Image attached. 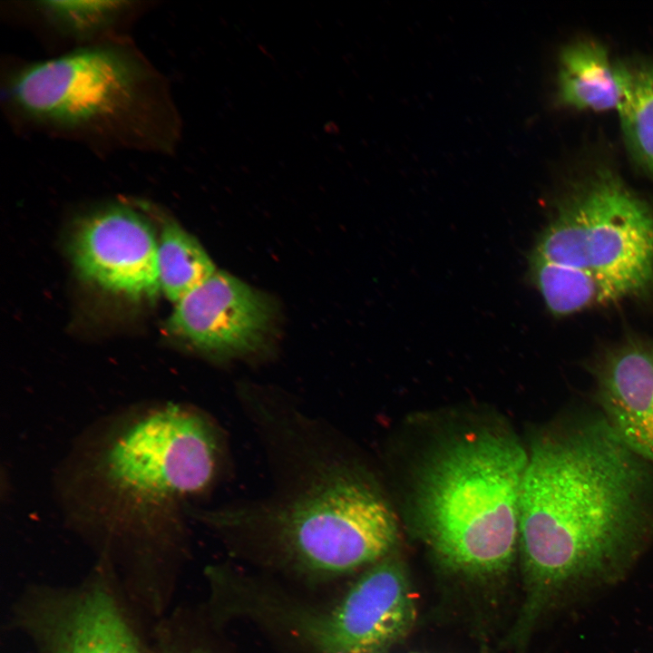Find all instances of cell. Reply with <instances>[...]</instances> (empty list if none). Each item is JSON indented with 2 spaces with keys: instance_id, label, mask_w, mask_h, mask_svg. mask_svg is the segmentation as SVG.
<instances>
[{
  "instance_id": "obj_16",
  "label": "cell",
  "mask_w": 653,
  "mask_h": 653,
  "mask_svg": "<svg viewBox=\"0 0 653 653\" xmlns=\"http://www.w3.org/2000/svg\"><path fill=\"white\" fill-rule=\"evenodd\" d=\"M124 5L117 1H47L40 7L63 30L83 35L107 25L126 8Z\"/></svg>"
},
{
  "instance_id": "obj_1",
  "label": "cell",
  "mask_w": 653,
  "mask_h": 653,
  "mask_svg": "<svg viewBox=\"0 0 653 653\" xmlns=\"http://www.w3.org/2000/svg\"><path fill=\"white\" fill-rule=\"evenodd\" d=\"M606 421L538 439L520 498L527 629L549 607L614 586L653 538V476Z\"/></svg>"
},
{
  "instance_id": "obj_4",
  "label": "cell",
  "mask_w": 653,
  "mask_h": 653,
  "mask_svg": "<svg viewBox=\"0 0 653 653\" xmlns=\"http://www.w3.org/2000/svg\"><path fill=\"white\" fill-rule=\"evenodd\" d=\"M528 453L490 431L464 436L424 466L415 494L421 531L448 567L475 576L505 571L519 544Z\"/></svg>"
},
{
  "instance_id": "obj_2",
  "label": "cell",
  "mask_w": 653,
  "mask_h": 653,
  "mask_svg": "<svg viewBox=\"0 0 653 653\" xmlns=\"http://www.w3.org/2000/svg\"><path fill=\"white\" fill-rule=\"evenodd\" d=\"M224 456L220 429L201 410L161 402L112 415L86 434L58 482L65 514L109 537L151 538L175 528L187 500L208 489Z\"/></svg>"
},
{
  "instance_id": "obj_7",
  "label": "cell",
  "mask_w": 653,
  "mask_h": 653,
  "mask_svg": "<svg viewBox=\"0 0 653 653\" xmlns=\"http://www.w3.org/2000/svg\"><path fill=\"white\" fill-rule=\"evenodd\" d=\"M274 317V305L266 295L216 271L175 304L167 326L197 350L227 359L263 348Z\"/></svg>"
},
{
  "instance_id": "obj_8",
  "label": "cell",
  "mask_w": 653,
  "mask_h": 653,
  "mask_svg": "<svg viewBox=\"0 0 653 653\" xmlns=\"http://www.w3.org/2000/svg\"><path fill=\"white\" fill-rule=\"evenodd\" d=\"M415 616L405 570L392 558L374 563L329 613L310 624L324 653H375L401 638Z\"/></svg>"
},
{
  "instance_id": "obj_10",
  "label": "cell",
  "mask_w": 653,
  "mask_h": 653,
  "mask_svg": "<svg viewBox=\"0 0 653 653\" xmlns=\"http://www.w3.org/2000/svg\"><path fill=\"white\" fill-rule=\"evenodd\" d=\"M604 420L653 464V340L630 336L607 349L594 368Z\"/></svg>"
},
{
  "instance_id": "obj_14",
  "label": "cell",
  "mask_w": 653,
  "mask_h": 653,
  "mask_svg": "<svg viewBox=\"0 0 653 653\" xmlns=\"http://www.w3.org/2000/svg\"><path fill=\"white\" fill-rule=\"evenodd\" d=\"M529 277L548 310L565 317L627 297L617 286L583 270L529 258Z\"/></svg>"
},
{
  "instance_id": "obj_12",
  "label": "cell",
  "mask_w": 653,
  "mask_h": 653,
  "mask_svg": "<svg viewBox=\"0 0 653 653\" xmlns=\"http://www.w3.org/2000/svg\"><path fill=\"white\" fill-rule=\"evenodd\" d=\"M620 97L615 63L602 44L583 39L561 49L557 84L560 105L580 111L618 110Z\"/></svg>"
},
{
  "instance_id": "obj_15",
  "label": "cell",
  "mask_w": 653,
  "mask_h": 653,
  "mask_svg": "<svg viewBox=\"0 0 653 653\" xmlns=\"http://www.w3.org/2000/svg\"><path fill=\"white\" fill-rule=\"evenodd\" d=\"M216 272L199 241L177 223L162 228L158 240V278L161 290L175 304Z\"/></svg>"
},
{
  "instance_id": "obj_11",
  "label": "cell",
  "mask_w": 653,
  "mask_h": 653,
  "mask_svg": "<svg viewBox=\"0 0 653 653\" xmlns=\"http://www.w3.org/2000/svg\"><path fill=\"white\" fill-rule=\"evenodd\" d=\"M34 626L48 653H142L116 602L102 590L43 610Z\"/></svg>"
},
{
  "instance_id": "obj_5",
  "label": "cell",
  "mask_w": 653,
  "mask_h": 653,
  "mask_svg": "<svg viewBox=\"0 0 653 653\" xmlns=\"http://www.w3.org/2000/svg\"><path fill=\"white\" fill-rule=\"evenodd\" d=\"M158 80L131 52L97 46L23 67L7 99L25 118L52 130L162 146Z\"/></svg>"
},
{
  "instance_id": "obj_6",
  "label": "cell",
  "mask_w": 653,
  "mask_h": 653,
  "mask_svg": "<svg viewBox=\"0 0 653 653\" xmlns=\"http://www.w3.org/2000/svg\"><path fill=\"white\" fill-rule=\"evenodd\" d=\"M529 258L583 270L627 297L653 290V208L599 167L556 202Z\"/></svg>"
},
{
  "instance_id": "obj_3",
  "label": "cell",
  "mask_w": 653,
  "mask_h": 653,
  "mask_svg": "<svg viewBox=\"0 0 653 653\" xmlns=\"http://www.w3.org/2000/svg\"><path fill=\"white\" fill-rule=\"evenodd\" d=\"M301 450L295 480L269 501L192 509L191 515L219 529L266 528L291 557L324 572L343 573L385 558L397 538L385 499L341 453Z\"/></svg>"
},
{
  "instance_id": "obj_9",
  "label": "cell",
  "mask_w": 653,
  "mask_h": 653,
  "mask_svg": "<svg viewBox=\"0 0 653 653\" xmlns=\"http://www.w3.org/2000/svg\"><path fill=\"white\" fill-rule=\"evenodd\" d=\"M73 262L89 281L130 298H153L160 288L158 240L150 222L125 205L100 210L79 224Z\"/></svg>"
},
{
  "instance_id": "obj_13",
  "label": "cell",
  "mask_w": 653,
  "mask_h": 653,
  "mask_svg": "<svg viewBox=\"0 0 653 653\" xmlns=\"http://www.w3.org/2000/svg\"><path fill=\"white\" fill-rule=\"evenodd\" d=\"M621 90L618 107L627 151L638 170L653 180V60L615 63Z\"/></svg>"
}]
</instances>
